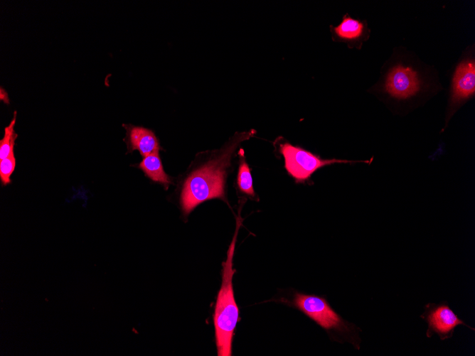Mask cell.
I'll list each match as a JSON object with an SVG mask.
<instances>
[{
	"label": "cell",
	"mask_w": 475,
	"mask_h": 356,
	"mask_svg": "<svg viewBox=\"0 0 475 356\" xmlns=\"http://www.w3.org/2000/svg\"><path fill=\"white\" fill-rule=\"evenodd\" d=\"M254 134V129L237 132L221 149L214 151L205 163L191 172L181 193V205L185 215L208 200L225 199V177L231 158L238 145Z\"/></svg>",
	"instance_id": "1"
},
{
	"label": "cell",
	"mask_w": 475,
	"mask_h": 356,
	"mask_svg": "<svg viewBox=\"0 0 475 356\" xmlns=\"http://www.w3.org/2000/svg\"><path fill=\"white\" fill-rule=\"evenodd\" d=\"M239 227L238 220L235 233L228 250L227 259L223 264L222 284L215 306L213 320L218 356L232 355L233 335L239 316L233 288V259Z\"/></svg>",
	"instance_id": "2"
},
{
	"label": "cell",
	"mask_w": 475,
	"mask_h": 356,
	"mask_svg": "<svg viewBox=\"0 0 475 356\" xmlns=\"http://www.w3.org/2000/svg\"><path fill=\"white\" fill-rule=\"evenodd\" d=\"M279 153L284 159V166L287 172L297 182H304L319 169L335 163H370L373 157L365 161H350L344 159L321 158L319 156L312 153L301 147L294 146L288 142L279 144Z\"/></svg>",
	"instance_id": "3"
},
{
	"label": "cell",
	"mask_w": 475,
	"mask_h": 356,
	"mask_svg": "<svg viewBox=\"0 0 475 356\" xmlns=\"http://www.w3.org/2000/svg\"><path fill=\"white\" fill-rule=\"evenodd\" d=\"M294 303L308 317L327 331L346 333L351 330L347 323L336 313L323 297L296 293Z\"/></svg>",
	"instance_id": "4"
},
{
	"label": "cell",
	"mask_w": 475,
	"mask_h": 356,
	"mask_svg": "<svg viewBox=\"0 0 475 356\" xmlns=\"http://www.w3.org/2000/svg\"><path fill=\"white\" fill-rule=\"evenodd\" d=\"M420 317L428 325L426 332L427 338H430L435 333L442 340L450 338L454 334V329L460 325L475 330L474 328L460 319L447 302L429 303L425 306V311Z\"/></svg>",
	"instance_id": "5"
},
{
	"label": "cell",
	"mask_w": 475,
	"mask_h": 356,
	"mask_svg": "<svg viewBox=\"0 0 475 356\" xmlns=\"http://www.w3.org/2000/svg\"><path fill=\"white\" fill-rule=\"evenodd\" d=\"M420 86V79L415 70L407 66L397 65L388 73L385 89L393 97L405 99L416 95Z\"/></svg>",
	"instance_id": "6"
},
{
	"label": "cell",
	"mask_w": 475,
	"mask_h": 356,
	"mask_svg": "<svg viewBox=\"0 0 475 356\" xmlns=\"http://www.w3.org/2000/svg\"><path fill=\"white\" fill-rule=\"evenodd\" d=\"M475 93V63L472 60H464L456 68L453 77L451 106L454 107Z\"/></svg>",
	"instance_id": "7"
},
{
	"label": "cell",
	"mask_w": 475,
	"mask_h": 356,
	"mask_svg": "<svg viewBox=\"0 0 475 356\" xmlns=\"http://www.w3.org/2000/svg\"><path fill=\"white\" fill-rule=\"evenodd\" d=\"M122 126L126 130L123 141L127 144V153L138 151L144 157L163 150L159 139L151 129L132 124H124Z\"/></svg>",
	"instance_id": "8"
},
{
	"label": "cell",
	"mask_w": 475,
	"mask_h": 356,
	"mask_svg": "<svg viewBox=\"0 0 475 356\" xmlns=\"http://www.w3.org/2000/svg\"><path fill=\"white\" fill-rule=\"evenodd\" d=\"M136 166L144 172L145 176L154 182L163 185L166 189L172 184L171 177L164 170L159 152L143 157L142 161Z\"/></svg>",
	"instance_id": "9"
},
{
	"label": "cell",
	"mask_w": 475,
	"mask_h": 356,
	"mask_svg": "<svg viewBox=\"0 0 475 356\" xmlns=\"http://www.w3.org/2000/svg\"><path fill=\"white\" fill-rule=\"evenodd\" d=\"M340 40L346 42H356L363 36L365 26L363 22L345 15L341 22L332 31Z\"/></svg>",
	"instance_id": "10"
},
{
	"label": "cell",
	"mask_w": 475,
	"mask_h": 356,
	"mask_svg": "<svg viewBox=\"0 0 475 356\" xmlns=\"http://www.w3.org/2000/svg\"><path fill=\"white\" fill-rule=\"evenodd\" d=\"M240 156V163L237 176V185L238 189L243 193L254 197L255 195L252 185V178L248 164L246 162L244 151L240 149L238 153Z\"/></svg>",
	"instance_id": "11"
},
{
	"label": "cell",
	"mask_w": 475,
	"mask_h": 356,
	"mask_svg": "<svg viewBox=\"0 0 475 356\" xmlns=\"http://www.w3.org/2000/svg\"><path fill=\"white\" fill-rule=\"evenodd\" d=\"M16 114L17 112L15 111L11 121L4 128V136L0 140V160L8 157L11 153L14 152L15 141L18 136L17 134L14 131Z\"/></svg>",
	"instance_id": "12"
},
{
	"label": "cell",
	"mask_w": 475,
	"mask_h": 356,
	"mask_svg": "<svg viewBox=\"0 0 475 356\" xmlns=\"http://www.w3.org/2000/svg\"><path fill=\"white\" fill-rule=\"evenodd\" d=\"M16 164L14 152L0 160V180L3 186L11 183V176L15 170Z\"/></svg>",
	"instance_id": "13"
},
{
	"label": "cell",
	"mask_w": 475,
	"mask_h": 356,
	"mask_svg": "<svg viewBox=\"0 0 475 356\" xmlns=\"http://www.w3.org/2000/svg\"><path fill=\"white\" fill-rule=\"evenodd\" d=\"M0 98H1V100H2L4 103L9 104V97H8V95H7L6 92L2 87H1Z\"/></svg>",
	"instance_id": "14"
}]
</instances>
